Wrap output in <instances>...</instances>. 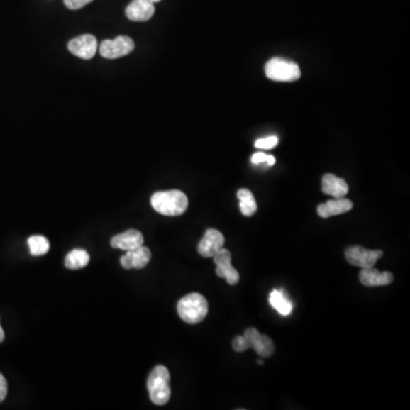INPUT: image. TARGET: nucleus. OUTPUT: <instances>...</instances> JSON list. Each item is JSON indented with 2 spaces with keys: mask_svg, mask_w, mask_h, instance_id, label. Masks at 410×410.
I'll return each instance as SVG.
<instances>
[{
  "mask_svg": "<svg viewBox=\"0 0 410 410\" xmlns=\"http://www.w3.org/2000/svg\"><path fill=\"white\" fill-rule=\"evenodd\" d=\"M148 390L150 401L156 406H165L170 400V373L162 365L154 367L148 379Z\"/></svg>",
  "mask_w": 410,
  "mask_h": 410,
  "instance_id": "nucleus-2",
  "label": "nucleus"
},
{
  "mask_svg": "<svg viewBox=\"0 0 410 410\" xmlns=\"http://www.w3.org/2000/svg\"><path fill=\"white\" fill-rule=\"evenodd\" d=\"M177 311L185 323L191 325L201 323L208 315V301L202 294L191 293L180 299L177 304Z\"/></svg>",
  "mask_w": 410,
  "mask_h": 410,
  "instance_id": "nucleus-3",
  "label": "nucleus"
},
{
  "mask_svg": "<svg viewBox=\"0 0 410 410\" xmlns=\"http://www.w3.org/2000/svg\"><path fill=\"white\" fill-rule=\"evenodd\" d=\"M225 244V236L217 229H208L205 231L201 242L197 246L199 255L204 257H214L220 249H223Z\"/></svg>",
  "mask_w": 410,
  "mask_h": 410,
  "instance_id": "nucleus-10",
  "label": "nucleus"
},
{
  "mask_svg": "<svg viewBox=\"0 0 410 410\" xmlns=\"http://www.w3.org/2000/svg\"><path fill=\"white\" fill-rule=\"evenodd\" d=\"M99 50L103 57L107 60H116V58L123 57L131 54L135 50V43L127 35H120L113 40L106 39L103 41Z\"/></svg>",
  "mask_w": 410,
  "mask_h": 410,
  "instance_id": "nucleus-5",
  "label": "nucleus"
},
{
  "mask_svg": "<svg viewBox=\"0 0 410 410\" xmlns=\"http://www.w3.org/2000/svg\"><path fill=\"white\" fill-rule=\"evenodd\" d=\"M142 245H144V236L136 229H129L125 233L116 235L111 240V246L122 251H131Z\"/></svg>",
  "mask_w": 410,
  "mask_h": 410,
  "instance_id": "nucleus-12",
  "label": "nucleus"
},
{
  "mask_svg": "<svg viewBox=\"0 0 410 410\" xmlns=\"http://www.w3.org/2000/svg\"><path fill=\"white\" fill-rule=\"evenodd\" d=\"M214 262L217 266V275L220 278H225L229 285H236L240 282V274L231 266V253L229 250L220 249L214 255Z\"/></svg>",
  "mask_w": 410,
  "mask_h": 410,
  "instance_id": "nucleus-8",
  "label": "nucleus"
},
{
  "mask_svg": "<svg viewBox=\"0 0 410 410\" xmlns=\"http://www.w3.org/2000/svg\"><path fill=\"white\" fill-rule=\"evenodd\" d=\"M267 78L278 82H293L300 79L301 70L298 64L282 57H274L265 67Z\"/></svg>",
  "mask_w": 410,
  "mask_h": 410,
  "instance_id": "nucleus-4",
  "label": "nucleus"
},
{
  "mask_svg": "<svg viewBox=\"0 0 410 410\" xmlns=\"http://www.w3.org/2000/svg\"><path fill=\"white\" fill-rule=\"evenodd\" d=\"M9 392V385H7L6 379L3 374H0V402H3L7 397Z\"/></svg>",
  "mask_w": 410,
  "mask_h": 410,
  "instance_id": "nucleus-24",
  "label": "nucleus"
},
{
  "mask_svg": "<svg viewBox=\"0 0 410 410\" xmlns=\"http://www.w3.org/2000/svg\"><path fill=\"white\" fill-rule=\"evenodd\" d=\"M154 13L155 7L150 0H133L126 9L127 18L135 22H146L152 18Z\"/></svg>",
  "mask_w": 410,
  "mask_h": 410,
  "instance_id": "nucleus-13",
  "label": "nucleus"
},
{
  "mask_svg": "<svg viewBox=\"0 0 410 410\" xmlns=\"http://www.w3.org/2000/svg\"><path fill=\"white\" fill-rule=\"evenodd\" d=\"M266 163L269 165V167H272V165H274L275 163H276V160H275L274 156L268 155V157H267Z\"/></svg>",
  "mask_w": 410,
  "mask_h": 410,
  "instance_id": "nucleus-26",
  "label": "nucleus"
},
{
  "mask_svg": "<svg viewBox=\"0 0 410 410\" xmlns=\"http://www.w3.org/2000/svg\"><path fill=\"white\" fill-rule=\"evenodd\" d=\"M237 197L240 201V209L243 216L252 217L257 210V201H255L252 192L249 191V189H245V188H242V189L237 192Z\"/></svg>",
  "mask_w": 410,
  "mask_h": 410,
  "instance_id": "nucleus-17",
  "label": "nucleus"
},
{
  "mask_svg": "<svg viewBox=\"0 0 410 410\" xmlns=\"http://www.w3.org/2000/svg\"><path fill=\"white\" fill-rule=\"evenodd\" d=\"M5 340V333H4L3 327L0 325V343Z\"/></svg>",
  "mask_w": 410,
  "mask_h": 410,
  "instance_id": "nucleus-27",
  "label": "nucleus"
},
{
  "mask_svg": "<svg viewBox=\"0 0 410 410\" xmlns=\"http://www.w3.org/2000/svg\"><path fill=\"white\" fill-rule=\"evenodd\" d=\"M393 277L392 272H379L377 269L372 268L362 269L359 272V280L362 285L367 287H375V286H385L392 283Z\"/></svg>",
  "mask_w": 410,
  "mask_h": 410,
  "instance_id": "nucleus-14",
  "label": "nucleus"
},
{
  "mask_svg": "<svg viewBox=\"0 0 410 410\" xmlns=\"http://www.w3.org/2000/svg\"><path fill=\"white\" fill-rule=\"evenodd\" d=\"M321 191L326 195H330L333 199H342L347 196L349 192V186L347 182L334 176V174H327L323 177L321 180Z\"/></svg>",
  "mask_w": 410,
  "mask_h": 410,
  "instance_id": "nucleus-16",
  "label": "nucleus"
},
{
  "mask_svg": "<svg viewBox=\"0 0 410 410\" xmlns=\"http://www.w3.org/2000/svg\"><path fill=\"white\" fill-rule=\"evenodd\" d=\"M383 255L381 250H367L362 246H350L345 250V259L353 266L361 269L372 268L375 266L379 257Z\"/></svg>",
  "mask_w": 410,
  "mask_h": 410,
  "instance_id": "nucleus-6",
  "label": "nucleus"
},
{
  "mask_svg": "<svg viewBox=\"0 0 410 410\" xmlns=\"http://www.w3.org/2000/svg\"><path fill=\"white\" fill-rule=\"evenodd\" d=\"M150 249L142 245L137 249L126 251V255L120 259V263L125 269H143L150 263Z\"/></svg>",
  "mask_w": 410,
  "mask_h": 410,
  "instance_id": "nucleus-11",
  "label": "nucleus"
},
{
  "mask_svg": "<svg viewBox=\"0 0 410 410\" xmlns=\"http://www.w3.org/2000/svg\"><path fill=\"white\" fill-rule=\"evenodd\" d=\"M150 204L156 212L167 217H178L185 214L188 199L185 193L178 189L156 192L150 197Z\"/></svg>",
  "mask_w": 410,
  "mask_h": 410,
  "instance_id": "nucleus-1",
  "label": "nucleus"
},
{
  "mask_svg": "<svg viewBox=\"0 0 410 410\" xmlns=\"http://www.w3.org/2000/svg\"><path fill=\"white\" fill-rule=\"evenodd\" d=\"M257 364L263 365V361L262 360H257Z\"/></svg>",
  "mask_w": 410,
  "mask_h": 410,
  "instance_id": "nucleus-29",
  "label": "nucleus"
},
{
  "mask_svg": "<svg viewBox=\"0 0 410 410\" xmlns=\"http://www.w3.org/2000/svg\"><path fill=\"white\" fill-rule=\"evenodd\" d=\"M150 1H152V3H159L161 0H150Z\"/></svg>",
  "mask_w": 410,
  "mask_h": 410,
  "instance_id": "nucleus-28",
  "label": "nucleus"
},
{
  "mask_svg": "<svg viewBox=\"0 0 410 410\" xmlns=\"http://www.w3.org/2000/svg\"><path fill=\"white\" fill-rule=\"evenodd\" d=\"M244 338L249 342L250 348L255 350V353L261 357H272L275 353L274 342L267 336H262L259 331L253 327L248 328L244 333Z\"/></svg>",
  "mask_w": 410,
  "mask_h": 410,
  "instance_id": "nucleus-9",
  "label": "nucleus"
},
{
  "mask_svg": "<svg viewBox=\"0 0 410 410\" xmlns=\"http://www.w3.org/2000/svg\"><path fill=\"white\" fill-rule=\"evenodd\" d=\"M278 140L276 136L265 137V138L257 139L255 142V148H261V150H272L275 146H277Z\"/></svg>",
  "mask_w": 410,
  "mask_h": 410,
  "instance_id": "nucleus-21",
  "label": "nucleus"
},
{
  "mask_svg": "<svg viewBox=\"0 0 410 410\" xmlns=\"http://www.w3.org/2000/svg\"><path fill=\"white\" fill-rule=\"evenodd\" d=\"M67 50L77 57L82 58V60H92L99 50V43L94 35H79L69 41Z\"/></svg>",
  "mask_w": 410,
  "mask_h": 410,
  "instance_id": "nucleus-7",
  "label": "nucleus"
},
{
  "mask_svg": "<svg viewBox=\"0 0 410 410\" xmlns=\"http://www.w3.org/2000/svg\"><path fill=\"white\" fill-rule=\"evenodd\" d=\"M93 0H64V5L69 9H80L82 7L87 6L88 4L92 3Z\"/></svg>",
  "mask_w": 410,
  "mask_h": 410,
  "instance_id": "nucleus-23",
  "label": "nucleus"
},
{
  "mask_svg": "<svg viewBox=\"0 0 410 410\" xmlns=\"http://www.w3.org/2000/svg\"><path fill=\"white\" fill-rule=\"evenodd\" d=\"M267 155L266 153H263V152H257V153L253 154L251 157V162L253 165H260V163H265L267 161Z\"/></svg>",
  "mask_w": 410,
  "mask_h": 410,
  "instance_id": "nucleus-25",
  "label": "nucleus"
},
{
  "mask_svg": "<svg viewBox=\"0 0 410 410\" xmlns=\"http://www.w3.org/2000/svg\"><path fill=\"white\" fill-rule=\"evenodd\" d=\"M28 245H29L30 253L33 257L46 255L47 252L50 251V242L43 235H33V236L29 237Z\"/></svg>",
  "mask_w": 410,
  "mask_h": 410,
  "instance_id": "nucleus-20",
  "label": "nucleus"
},
{
  "mask_svg": "<svg viewBox=\"0 0 410 410\" xmlns=\"http://www.w3.org/2000/svg\"><path fill=\"white\" fill-rule=\"evenodd\" d=\"M90 257L87 251L84 250H72L65 257V267L71 270L84 268L89 263Z\"/></svg>",
  "mask_w": 410,
  "mask_h": 410,
  "instance_id": "nucleus-19",
  "label": "nucleus"
},
{
  "mask_svg": "<svg viewBox=\"0 0 410 410\" xmlns=\"http://www.w3.org/2000/svg\"><path fill=\"white\" fill-rule=\"evenodd\" d=\"M353 203L350 199L342 197V199H333L328 202L319 205L317 208L319 217L326 219V218L334 217L338 214H347L350 210H353Z\"/></svg>",
  "mask_w": 410,
  "mask_h": 410,
  "instance_id": "nucleus-15",
  "label": "nucleus"
},
{
  "mask_svg": "<svg viewBox=\"0 0 410 410\" xmlns=\"http://www.w3.org/2000/svg\"><path fill=\"white\" fill-rule=\"evenodd\" d=\"M269 302L274 309L277 310L282 316H289L292 312V304L286 298L282 291L274 289L269 295Z\"/></svg>",
  "mask_w": 410,
  "mask_h": 410,
  "instance_id": "nucleus-18",
  "label": "nucleus"
},
{
  "mask_svg": "<svg viewBox=\"0 0 410 410\" xmlns=\"http://www.w3.org/2000/svg\"><path fill=\"white\" fill-rule=\"evenodd\" d=\"M231 347L236 353H244L246 350L250 349L249 342L246 341L244 336H238L231 342Z\"/></svg>",
  "mask_w": 410,
  "mask_h": 410,
  "instance_id": "nucleus-22",
  "label": "nucleus"
}]
</instances>
